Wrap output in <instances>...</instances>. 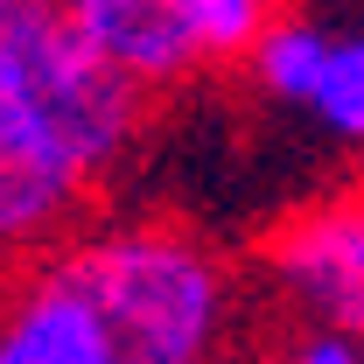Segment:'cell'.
Segmentation results:
<instances>
[{"instance_id":"cell-1","label":"cell","mask_w":364,"mask_h":364,"mask_svg":"<svg viewBox=\"0 0 364 364\" xmlns=\"http://www.w3.org/2000/svg\"><path fill=\"white\" fill-rule=\"evenodd\" d=\"M56 267L105 322L127 364H218L231 336V273L182 225H105L63 245Z\"/></svg>"},{"instance_id":"cell-2","label":"cell","mask_w":364,"mask_h":364,"mask_svg":"<svg viewBox=\"0 0 364 364\" xmlns=\"http://www.w3.org/2000/svg\"><path fill=\"white\" fill-rule=\"evenodd\" d=\"M259 267L309 316V329L364 343V210L350 196L280 218L259 245Z\"/></svg>"},{"instance_id":"cell-3","label":"cell","mask_w":364,"mask_h":364,"mask_svg":"<svg viewBox=\"0 0 364 364\" xmlns=\"http://www.w3.org/2000/svg\"><path fill=\"white\" fill-rule=\"evenodd\" d=\"M49 7H56L63 28H70L112 77H127L140 98L182 85V77L203 63L176 0H49Z\"/></svg>"},{"instance_id":"cell-4","label":"cell","mask_w":364,"mask_h":364,"mask_svg":"<svg viewBox=\"0 0 364 364\" xmlns=\"http://www.w3.org/2000/svg\"><path fill=\"white\" fill-rule=\"evenodd\" d=\"M0 364H127V358L105 336V322L85 309V294L70 287V273L43 259L0 287Z\"/></svg>"},{"instance_id":"cell-5","label":"cell","mask_w":364,"mask_h":364,"mask_svg":"<svg viewBox=\"0 0 364 364\" xmlns=\"http://www.w3.org/2000/svg\"><path fill=\"white\" fill-rule=\"evenodd\" d=\"M329 36L336 28H322L309 14H280L259 28V43L245 49V70H252V85L267 105H287V112H309V98L322 85V63H329Z\"/></svg>"},{"instance_id":"cell-6","label":"cell","mask_w":364,"mask_h":364,"mask_svg":"<svg viewBox=\"0 0 364 364\" xmlns=\"http://www.w3.org/2000/svg\"><path fill=\"white\" fill-rule=\"evenodd\" d=\"M309 119H316L336 147L364 154V28L329 36V63H322L316 98H309Z\"/></svg>"},{"instance_id":"cell-7","label":"cell","mask_w":364,"mask_h":364,"mask_svg":"<svg viewBox=\"0 0 364 364\" xmlns=\"http://www.w3.org/2000/svg\"><path fill=\"white\" fill-rule=\"evenodd\" d=\"M189 21V43L203 63H238L259 43V28L280 21V0H176Z\"/></svg>"},{"instance_id":"cell-8","label":"cell","mask_w":364,"mask_h":364,"mask_svg":"<svg viewBox=\"0 0 364 364\" xmlns=\"http://www.w3.org/2000/svg\"><path fill=\"white\" fill-rule=\"evenodd\" d=\"M287 364H364V343H350V336H329V329H309V336L287 350Z\"/></svg>"},{"instance_id":"cell-9","label":"cell","mask_w":364,"mask_h":364,"mask_svg":"<svg viewBox=\"0 0 364 364\" xmlns=\"http://www.w3.org/2000/svg\"><path fill=\"white\" fill-rule=\"evenodd\" d=\"M350 203H358V210H364V182H358V196H350Z\"/></svg>"}]
</instances>
